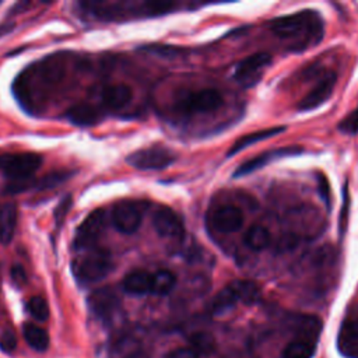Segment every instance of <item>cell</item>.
<instances>
[{"label": "cell", "instance_id": "obj_34", "mask_svg": "<svg viewBox=\"0 0 358 358\" xmlns=\"http://www.w3.org/2000/svg\"><path fill=\"white\" fill-rule=\"evenodd\" d=\"M17 345V338L11 330H7L0 337V347L6 352H11Z\"/></svg>", "mask_w": 358, "mask_h": 358}, {"label": "cell", "instance_id": "obj_30", "mask_svg": "<svg viewBox=\"0 0 358 358\" xmlns=\"http://www.w3.org/2000/svg\"><path fill=\"white\" fill-rule=\"evenodd\" d=\"M192 347L196 348L200 354L206 352L210 350V347H213V338L206 334V333H197L192 337Z\"/></svg>", "mask_w": 358, "mask_h": 358}, {"label": "cell", "instance_id": "obj_9", "mask_svg": "<svg viewBox=\"0 0 358 358\" xmlns=\"http://www.w3.org/2000/svg\"><path fill=\"white\" fill-rule=\"evenodd\" d=\"M271 60L273 57L270 53H266V52L253 53L238 63L234 71V78L242 87H252L260 80L264 69L270 66Z\"/></svg>", "mask_w": 358, "mask_h": 358}, {"label": "cell", "instance_id": "obj_15", "mask_svg": "<svg viewBox=\"0 0 358 358\" xmlns=\"http://www.w3.org/2000/svg\"><path fill=\"white\" fill-rule=\"evenodd\" d=\"M90 310L99 319H109L119 308V298L109 287L92 291L88 296Z\"/></svg>", "mask_w": 358, "mask_h": 358}, {"label": "cell", "instance_id": "obj_17", "mask_svg": "<svg viewBox=\"0 0 358 358\" xmlns=\"http://www.w3.org/2000/svg\"><path fill=\"white\" fill-rule=\"evenodd\" d=\"M338 351L347 358H358V319H345L337 336Z\"/></svg>", "mask_w": 358, "mask_h": 358}, {"label": "cell", "instance_id": "obj_27", "mask_svg": "<svg viewBox=\"0 0 358 358\" xmlns=\"http://www.w3.org/2000/svg\"><path fill=\"white\" fill-rule=\"evenodd\" d=\"M27 310L34 319L41 322L49 317V305L42 296H32L27 302Z\"/></svg>", "mask_w": 358, "mask_h": 358}, {"label": "cell", "instance_id": "obj_23", "mask_svg": "<svg viewBox=\"0 0 358 358\" xmlns=\"http://www.w3.org/2000/svg\"><path fill=\"white\" fill-rule=\"evenodd\" d=\"M243 242L249 249L259 252V250L266 249L270 245L271 236H270V232L267 231V228H264L262 225H253L245 234Z\"/></svg>", "mask_w": 358, "mask_h": 358}, {"label": "cell", "instance_id": "obj_2", "mask_svg": "<svg viewBox=\"0 0 358 358\" xmlns=\"http://www.w3.org/2000/svg\"><path fill=\"white\" fill-rule=\"evenodd\" d=\"M80 6L102 21H122L133 17H157L175 10L173 1H140V3H109L83 1Z\"/></svg>", "mask_w": 358, "mask_h": 358}, {"label": "cell", "instance_id": "obj_25", "mask_svg": "<svg viewBox=\"0 0 358 358\" xmlns=\"http://www.w3.org/2000/svg\"><path fill=\"white\" fill-rule=\"evenodd\" d=\"M175 274L169 270H159L157 273H152V285H151V294L154 295H165L168 294L173 285H175Z\"/></svg>", "mask_w": 358, "mask_h": 358}, {"label": "cell", "instance_id": "obj_29", "mask_svg": "<svg viewBox=\"0 0 358 358\" xmlns=\"http://www.w3.org/2000/svg\"><path fill=\"white\" fill-rule=\"evenodd\" d=\"M338 130L344 134L358 133V106L354 110H351L344 119L340 120Z\"/></svg>", "mask_w": 358, "mask_h": 358}, {"label": "cell", "instance_id": "obj_38", "mask_svg": "<svg viewBox=\"0 0 358 358\" xmlns=\"http://www.w3.org/2000/svg\"><path fill=\"white\" fill-rule=\"evenodd\" d=\"M0 4H1V1H0Z\"/></svg>", "mask_w": 358, "mask_h": 358}, {"label": "cell", "instance_id": "obj_6", "mask_svg": "<svg viewBox=\"0 0 358 358\" xmlns=\"http://www.w3.org/2000/svg\"><path fill=\"white\" fill-rule=\"evenodd\" d=\"M42 157L35 152H14L0 155V172L8 180H25L39 169Z\"/></svg>", "mask_w": 358, "mask_h": 358}, {"label": "cell", "instance_id": "obj_33", "mask_svg": "<svg viewBox=\"0 0 358 358\" xmlns=\"http://www.w3.org/2000/svg\"><path fill=\"white\" fill-rule=\"evenodd\" d=\"M10 277L17 287H22L27 282V273L21 264H14L10 268Z\"/></svg>", "mask_w": 358, "mask_h": 358}, {"label": "cell", "instance_id": "obj_10", "mask_svg": "<svg viewBox=\"0 0 358 358\" xmlns=\"http://www.w3.org/2000/svg\"><path fill=\"white\" fill-rule=\"evenodd\" d=\"M112 224L122 234H133L136 232L143 220V210L138 203L130 200L117 201L112 208Z\"/></svg>", "mask_w": 358, "mask_h": 358}, {"label": "cell", "instance_id": "obj_21", "mask_svg": "<svg viewBox=\"0 0 358 358\" xmlns=\"http://www.w3.org/2000/svg\"><path fill=\"white\" fill-rule=\"evenodd\" d=\"M18 221V208L17 204L13 201L4 203L0 206V242L3 245H8L17 228Z\"/></svg>", "mask_w": 358, "mask_h": 358}, {"label": "cell", "instance_id": "obj_20", "mask_svg": "<svg viewBox=\"0 0 358 358\" xmlns=\"http://www.w3.org/2000/svg\"><path fill=\"white\" fill-rule=\"evenodd\" d=\"M152 285V273L145 270H134L124 275L122 281V287L124 292L131 295H145L151 294Z\"/></svg>", "mask_w": 358, "mask_h": 358}, {"label": "cell", "instance_id": "obj_3", "mask_svg": "<svg viewBox=\"0 0 358 358\" xmlns=\"http://www.w3.org/2000/svg\"><path fill=\"white\" fill-rule=\"evenodd\" d=\"M73 274L80 284H91L106 277L113 268L112 256L106 249H92L73 263Z\"/></svg>", "mask_w": 358, "mask_h": 358}, {"label": "cell", "instance_id": "obj_14", "mask_svg": "<svg viewBox=\"0 0 358 358\" xmlns=\"http://www.w3.org/2000/svg\"><path fill=\"white\" fill-rule=\"evenodd\" d=\"M337 81V76L336 73H327L324 77H322V80L299 101L296 109L299 112H309L312 109L319 108L320 105H323L330 95L333 94L334 85Z\"/></svg>", "mask_w": 358, "mask_h": 358}, {"label": "cell", "instance_id": "obj_24", "mask_svg": "<svg viewBox=\"0 0 358 358\" xmlns=\"http://www.w3.org/2000/svg\"><path fill=\"white\" fill-rule=\"evenodd\" d=\"M22 334L25 341L36 351H45L49 347V336L46 330L34 323H25L22 326Z\"/></svg>", "mask_w": 358, "mask_h": 358}, {"label": "cell", "instance_id": "obj_22", "mask_svg": "<svg viewBox=\"0 0 358 358\" xmlns=\"http://www.w3.org/2000/svg\"><path fill=\"white\" fill-rule=\"evenodd\" d=\"M284 130H285L284 126H275V127H268V129H262V130H257V131H253V133H248V134L239 137L231 145V148L227 152V157H232V155L238 154L239 151L248 148L249 145H252L255 143H259V141H263L266 138H270L273 136H277V134L282 133Z\"/></svg>", "mask_w": 358, "mask_h": 358}, {"label": "cell", "instance_id": "obj_32", "mask_svg": "<svg viewBox=\"0 0 358 358\" xmlns=\"http://www.w3.org/2000/svg\"><path fill=\"white\" fill-rule=\"evenodd\" d=\"M317 187H319V196L322 197L324 206L327 207V210H330L331 204H330V185L326 179L324 175H320L317 179Z\"/></svg>", "mask_w": 358, "mask_h": 358}, {"label": "cell", "instance_id": "obj_4", "mask_svg": "<svg viewBox=\"0 0 358 358\" xmlns=\"http://www.w3.org/2000/svg\"><path fill=\"white\" fill-rule=\"evenodd\" d=\"M260 295L259 287L253 281L236 280L225 285L211 301L210 310L213 313H222L239 302L253 303Z\"/></svg>", "mask_w": 358, "mask_h": 358}, {"label": "cell", "instance_id": "obj_7", "mask_svg": "<svg viewBox=\"0 0 358 358\" xmlns=\"http://www.w3.org/2000/svg\"><path fill=\"white\" fill-rule=\"evenodd\" d=\"M175 154L161 145L137 150L126 157V162L140 171H161L173 164Z\"/></svg>", "mask_w": 358, "mask_h": 358}, {"label": "cell", "instance_id": "obj_11", "mask_svg": "<svg viewBox=\"0 0 358 358\" xmlns=\"http://www.w3.org/2000/svg\"><path fill=\"white\" fill-rule=\"evenodd\" d=\"M222 103L224 98L220 91L214 88H203L185 96L180 101L179 108L183 113H206L221 108Z\"/></svg>", "mask_w": 358, "mask_h": 358}, {"label": "cell", "instance_id": "obj_12", "mask_svg": "<svg viewBox=\"0 0 358 358\" xmlns=\"http://www.w3.org/2000/svg\"><path fill=\"white\" fill-rule=\"evenodd\" d=\"M152 227L155 232L168 239H182L185 227L182 218L169 207L161 206L152 215Z\"/></svg>", "mask_w": 358, "mask_h": 358}, {"label": "cell", "instance_id": "obj_31", "mask_svg": "<svg viewBox=\"0 0 358 358\" xmlns=\"http://www.w3.org/2000/svg\"><path fill=\"white\" fill-rule=\"evenodd\" d=\"M200 355L201 354L190 345V347H178V348L172 350L166 355V358H200Z\"/></svg>", "mask_w": 358, "mask_h": 358}, {"label": "cell", "instance_id": "obj_18", "mask_svg": "<svg viewBox=\"0 0 358 358\" xmlns=\"http://www.w3.org/2000/svg\"><path fill=\"white\" fill-rule=\"evenodd\" d=\"M69 122L77 126H94L102 119L101 110L88 102H80L70 106L66 112Z\"/></svg>", "mask_w": 358, "mask_h": 358}, {"label": "cell", "instance_id": "obj_36", "mask_svg": "<svg viewBox=\"0 0 358 358\" xmlns=\"http://www.w3.org/2000/svg\"><path fill=\"white\" fill-rule=\"evenodd\" d=\"M123 358H148V355L141 348H136V350H131L130 352H127Z\"/></svg>", "mask_w": 358, "mask_h": 358}, {"label": "cell", "instance_id": "obj_26", "mask_svg": "<svg viewBox=\"0 0 358 358\" xmlns=\"http://www.w3.org/2000/svg\"><path fill=\"white\" fill-rule=\"evenodd\" d=\"M74 172L70 171H56V172H50L48 175H45L43 178L35 180L34 187H36L38 190H49L53 187L60 186L62 183H64Z\"/></svg>", "mask_w": 358, "mask_h": 358}, {"label": "cell", "instance_id": "obj_8", "mask_svg": "<svg viewBox=\"0 0 358 358\" xmlns=\"http://www.w3.org/2000/svg\"><path fill=\"white\" fill-rule=\"evenodd\" d=\"M105 225H106V214L102 208H96L92 213H90L76 231V235L73 239V248L76 250H84V249L92 248L101 238L102 232L105 231Z\"/></svg>", "mask_w": 358, "mask_h": 358}, {"label": "cell", "instance_id": "obj_5", "mask_svg": "<svg viewBox=\"0 0 358 358\" xmlns=\"http://www.w3.org/2000/svg\"><path fill=\"white\" fill-rule=\"evenodd\" d=\"M299 334L291 340L282 351V358H312L320 331V320L315 316H303Z\"/></svg>", "mask_w": 358, "mask_h": 358}, {"label": "cell", "instance_id": "obj_37", "mask_svg": "<svg viewBox=\"0 0 358 358\" xmlns=\"http://www.w3.org/2000/svg\"><path fill=\"white\" fill-rule=\"evenodd\" d=\"M13 28H14V22H10V21L1 22V24H0V36H3V35H6V34L11 32Z\"/></svg>", "mask_w": 358, "mask_h": 358}, {"label": "cell", "instance_id": "obj_19", "mask_svg": "<svg viewBox=\"0 0 358 358\" xmlns=\"http://www.w3.org/2000/svg\"><path fill=\"white\" fill-rule=\"evenodd\" d=\"M101 96L106 108L117 110L130 103L133 98V90L126 84H110L103 87Z\"/></svg>", "mask_w": 358, "mask_h": 358}, {"label": "cell", "instance_id": "obj_28", "mask_svg": "<svg viewBox=\"0 0 358 358\" xmlns=\"http://www.w3.org/2000/svg\"><path fill=\"white\" fill-rule=\"evenodd\" d=\"M71 206H73V196L71 194H66L59 201V204L56 206V208H55V224H56L57 229L62 228V225H63V222H64V220H66Z\"/></svg>", "mask_w": 358, "mask_h": 358}, {"label": "cell", "instance_id": "obj_16", "mask_svg": "<svg viewBox=\"0 0 358 358\" xmlns=\"http://www.w3.org/2000/svg\"><path fill=\"white\" fill-rule=\"evenodd\" d=\"M213 225L222 234H232L242 228L245 215L236 206H221L213 213Z\"/></svg>", "mask_w": 358, "mask_h": 358}, {"label": "cell", "instance_id": "obj_35", "mask_svg": "<svg viewBox=\"0 0 358 358\" xmlns=\"http://www.w3.org/2000/svg\"><path fill=\"white\" fill-rule=\"evenodd\" d=\"M348 207H350V199H348V187L344 186V201H343V210L340 214V232L343 234L347 227V217H348Z\"/></svg>", "mask_w": 358, "mask_h": 358}, {"label": "cell", "instance_id": "obj_13", "mask_svg": "<svg viewBox=\"0 0 358 358\" xmlns=\"http://www.w3.org/2000/svg\"><path fill=\"white\" fill-rule=\"evenodd\" d=\"M303 150L301 147L296 145H291V147H282V148H275V150H270V151H264L263 154H259L257 157L245 161L243 164H241L236 171L234 172V178H239V176H245L249 175L266 165H268L270 162L284 158V157H294L301 154Z\"/></svg>", "mask_w": 358, "mask_h": 358}, {"label": "cell", "instance_id": "obj_1", "mask_svg": "<svg viewBox=\"0 0 358 358\" xmlns=\"http://www.w3.org/2000/svg\"><path fill=\"white\" fill-rule=\"evenodd\" d=\"M270 28L292 52L315 46L323 38V20L315 10H302L274 18Z\"/></svg>", "mask_w": 358, "mask_h": 358}]
</instances>
